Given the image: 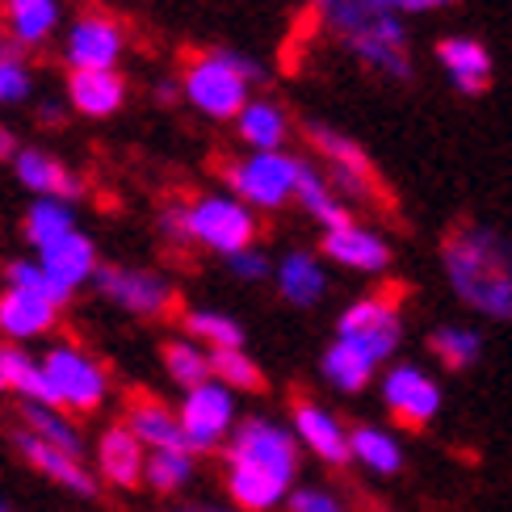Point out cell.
<instances>
[{
	"instance_id": "7bdbcfd3",
	"label": "cell",
	"mask_w": 512,
	"mask_h": 512,
	"mask_svg": "<svg viewBox=\"0 0 512 512\" xmlns=\"http://www.w3.org/2000/svg\"><path fill=\"white\" fill-rule=\"evenodd\" d=\"M63 114H68V101H51V97H47V101L38 105V118L47 122V126H59V122H63Z\"/></svg>"
},
{
	"instance_id": "7c38bea8",
	"label": "cell",
	"mask_w": 512,
	"mask_h": 512,
	"mask_svg": "<svg viewBox=\"0 0 512 512\" xmlns=\"http://www.w3.org/2000/svg\"><path fill=\"white\" fill-rule=\"evenodd\" d=\"M382 403H387V412L399 424L424 429V424H433L441 412V387L429 370L412 366V361H399V366L382 374Z\"/></svg>"
},
{
	"instance_id": "9c48e42d",
	"label": "cell",
	"mask_w": 512,
	"mask_h": 512,
	"mask_svg": "<svg viewBox=\"0 0 512 512\" xmlns=\"http://www.w3.org/2000/svg\"><path fill=\"white\" fill-rule=\"evenodd\" d=\"M93 286L110 298L114 307L143 315V319H160L177 307V290L168 277L152 273V269H131V265H101Z\"/></svg>"
},
{
	"instance_id": "d590c367",
	"label": "cell",
	"mask_w": 512,
	"mask_h": 512,
	"mask_svg": "<svg viewBox=\"0 0 512 512\" xmlns=\"http://www.w3.org/2000/svg\"><path fill=\"white\" fill-rule=\"evenodd\" d=\"M143 479H147V487H156V492H181V487L194 479V450H152L147 454Z\"/></svg>"
},
{
	"instance_id": "ba28073f",
	"label": "cell",
	"mask_w": 512,
	"mask_h": 512,
	"mask_svg": "<svg viewBox=\"0 0 512 512\" xmlns=\"http://www.w3.org/2000/svg\"><path fill=\"white\" fill-rule=\"evenodd\" d=\"M185 240L219 256H236L256 240V215L236 194H206L185 202Z\"/></svg>"
},
{
	"instance_id": "d6986e66",
	"label": "cell",
	"mask_w": 512,
	"mask_h": 512,
	"mask_svg": "<svg viewBox=\"0 0 512 512\" xmlns=\"http://www.w3.org/2000/svg\"><path fill=\"white\" fill-rule=\"evenodd\" d=\"M122 416H126L122 424L147 445V450H189L181 416L168 408V403H160L156 395H131Z\"/></svg>"
},
{
	"instance_id": "e575fe53",
	"label": "cell",
	"mask_w": 512,
	"mask_h": 512,
	"mask_svg": "<svg viewBox=\"0 0 512 512\" xmlns=\"http://www.w3.org/2000/svg\"><path fill=\"white\" fill-rule=\"evenodd\" d=\"M185 332L206 345L210 353L215 349H244V328L223 311H185Z\"/></svg>"
},
{
	"instance_id": "1f68e13d",
	"label": "cell",
	"mask_w": 512,
	"mask_h": 512,
	"mask_svg": "<svg viewBox=\"0 0 512 512\" xmlns=\"http://www.w3.org/2000/svg\"><path fill=\"white\" fill-rule=\"evenodd\" d=\"M160 361H164L168 378H173L177 387H185V391L202 387V382H215V366H210V353H202V345H198L194 336H185V340H164Z\"/></svg>"
},
{
	"instance_id": "d6a6232c",
	"label": "cell",
	"mask_w": 512,
	"mask_h": 512,
	"mask_svg": "<svg viewBox=\"0 0 512 512\" xmlns=\"http://www.w3.org/2000/svg\"><path fill=\"white\" fill-rule=\"evenodd\" d=\"M26 240L42 252L47 244L63 240L68 231H76V215H72V202H59V198H34V206L26 210Z\"/></svg>"
},
{
	"instance_id": "e0dca14e",
	"label": "cell",
	"mask_w": 512,
	"mask_h": 512,
	"mask_svg": "<svg viewBox=\"0 0 512 512\" xmlns=\"http://www.w3.org/2000/svg\"><path fill=\"white\" fill-rule=\"evenodd\" d=\"M294 437L328 466L353 462L349 433L340 429V420L328 408H319V403H311V399H294Z\"/></svg>"
},
{
	"instance_id": "5bb4252c",
	"label": "cell",
	"mask_w": 512,
	"mask_h": 512,
	"mask_svg": "<svg viewBox=\"0 0 512 512\" xmlns=\"http://www.w3.org/2000/svg\"><path fill=\"white\" fill-rule=\"evenodd\" d=\"M433 55H437L441 76L462 97H483L496 84V59L487 51V42L475 34H445L437 38Z\"/></svg>"
},
{
	"instance_id": "484cf974",
	"label": "cell",
	"mask_w": 512,
	"mask_h": 512,
	"mask_svg": "<svg viewBox=\"0 0 512 512\" xmlns=\"http://www.w3.org/2000/svg\"><path fill=\"white\" fill-rule=\"evenodd\" d=\"M236 135L252 147V152H282L286 139H290V118L277 101L252 97L236 118Z\"/></svg>"
},
{
	"instance_id": "ee69618b",
	"label": "cell",
	"mask_w": 512,
	"mask_h": 512,
	"mask_svg": "<svg viewBox=\"0 0 512 512\" xmlns=\"http://www.w3.org/2000/svg\"><path fill=\"white\" fill-rule=\"evenodd\" d=\"M17 152H21V143L13 139V131H9V126H0V160H17Z\"/></svg>"
},
{
	"instance_id": "836d02e7",
	"label": "cell",
	"mask_w": 512,
	"mask_h": 512,
	"mask_svg": "<svg viewBox=\"0 0 512 512\" xmlns=\"http://www.w3.org/2000/svg\"><path fill=\"white\" fill-rule=\"evenodd\" d=\"M0 387L17 399H42L47 403V374H42V361H34L30 353H21L13 345L0 349Z\"/></svg>"
},
{
	"instance_id": "cb8c5ba5",
	"label": "cell",
	"mask_w": 512,
	"mask_h": 512,
	"mask_svg": "<svg viewBox=\"0 0 512 512\" xmlns=\"http://www.w3.org/2000/svg\"><path fill=\"white\" fill-rule=\"evenodd\" d=\"M59 0H5V30L9 42L21 51H34L42 42H51V34L59 30Z\"/></svg>"
},
{
	"instance_id": "f546056e",
	"label": "cell",
	"mask_w": 512,
	"mask_h": 512,
	"mask_svg": "<svg viewBox=\"0 0 512 512\" xmlns=\"http://www.w3.org/2000/svg\"><path fill=\"white\" fill-rule=\"evenodd\" d=\"M429 353L441 361V370L462 374L483 357V336L466 324H441L429 332Z\"/></svg>"
},
{
	"instance_id": "30bf717a",
	"label": "cell",
	"mask_w": 512,
	"mask_h": 512,
	"mask_svg": "<svg viewBox=\"0 0 512 512\" xmlns=\"http://www.w3.org/2000/svg\"><path fill=\"white\" fill-rule=\"evenodd\" d=\"M336 336L349 340V345L366 349L378 366L391 361L395 349L403 345V319H399V307L391 303L387 294H370V298H357L353 307H345L336 324Z\"/></svg>"
},
{
	"instance_id": "f1b7e54d",
	"label": "cell",
	"mask_w": 512,
	"mask_h": 512,
	"mask_svg": "<svg viewBox=\"0 0 512 512\" xmlns=\"http://www.w3.org/2000/svg\"><path fill=\"white\" fill-rule=\"evenodd\" d=\"M21 429H30L34 437H42L55 450H68V454H84V437L80 429L68 420V412L55 408V403H42V399H21Z\"/></svg>"
},
{
	"instance_id": "83f0119b",
	"label": "cell",
	"mask_w": 512,
	"mask_h": 512,
	"mask_svg": "<svg viewBox=\"0 0 512 512\" xmlns=\"http://www.w3.org/2000/svg\"><path fill=\"white\" fill-rule=\"evenodd\" d=\"M319 370H324V378L332 382L336 391H345V395H357V391H366L370 382H374V370H378V361L366 353V349H357L349 345V340H332L324 361H319Z\"/></svg>"
},
{
	"instance_id": "9a60e30c",
	"label": "cell",
	"mask_w": 512,
	"mask_h": 512,
	"mask_svg": "<svg viewBox=\"0 0 512 512\" xmlns=\"http://www.w3.org/2000/svg\"><path fill=\"white\" fill-rule=\"evenodd\" d=\"M9 441H13V450L26 458L42 479H51L55 487H63V492H72V496H97V483H93L89 471H84V462H80L76 454L55 450V445H47L42 437H34L30 429H13Z\"/></svg>"
},
{
	"instance_id": "44dd1931",
	"label": "cell",
	"mask_w": 512,
	"mask_h": 512,
	"mask_svg": "<svg viewBox=\"0 0 512 512\" xmlns=\"http://www.w3.org/2000/svg\"><path fill=\"white\" fill-rule=\"evenodd\" d=\"M147 445L126 429V424H110L97 441V471L105 483L114 487H139L143 471H147Z\"/></svg>"
},
{
	"instance_id": "60d3db41",
	"label": "cell",
	"mask_w": 512,
	"mask_h": 512,
	"mask_svg": "<svg viewBox=\"0 0 512 512\" xmlns=\"http://www.w3.org/2000/svg\"><path fill=\"white\" fill-rule=\"evenodd\" d=\"M227 269L240 277V282H265L269 277V256L261 248H244L236 256H227Z\"/></svg>"
},
{
	"instance_id": "d4e9b609",
	"label": "cell",
	"mask_w": 512,
	"mask_h": 512,
	"mask_svg": "<svg viewBox=\"0 0 512 512\" xmlns=\"http://www.w3.org/2000/svg\"><path fill=\"white\" fill-rule=\"evenodd\" d=\"M294 202L303 206V215H311L324 231L353 223L349 202L336 194V185L328 181V173L319 164H311V160H303V177H298V198Z\"/></svg>"
},
{
	"instance_id": "6da1fadb",
	"label": "cell",
	"mask_w": 512,
	"mask_h": 512,
	"mask_svg": "<svg viewBox=\"0 0 512 512\" xmlns=\"http://www.w3.org/2000/svg\"><path fill=\"white\" fill-rule=\"evenodd\" d=\"M441 269L454 298L475 315L512 324V240L487 223H458L441 240Z\"/></svg>"
},
{
	"instance_id": "7dc6e473",
	"label": "cell",
	"mask_w": 512,
	"mask_h": 512,
	"mask_svg": "<svg viewBox=\"0 0 512 512\" xmlns=\"http://www.w3.org/2000/svg\"><path fill=\"white\" fill-rule=\"evenodd\" d=\"M0 391H5V387H0Z\"/></svg>"
},
{
	"instance_id": "8fae6325",
	"label": "cell",
	"mask_w": 512,
	"mask_h": 512,
	"mask_svg": "<svg viewBox=\"0 0 512 512\" xmlns=\"http://www.w3.org/2000/svg\"><path fill=\"white\" fill-rule=\"evenodd\" d=\"M177 416L189 450H215L236 429V399H231V387H223V382H202V387L185 391Z\"/></svg>"
},
{
	"instance_id": "2e32d148",
	"label": "cell",
	"mask_w": 512,
	"mask_h": 512,
	"mask_svg": "<svg viewBox=\"0 0 512 512\" xmlns=\"http://www.w3.org/2000/svg\"><path fill=\"white\" fill-rule=\"evenodd\" d=\"M328 261L345 265V269H357V273H382L391 265V244L378 236V231L361 227L357 219L345 223V227H332L324 231V240H319Z\"/></svg>"
},
{
	"instance_id": "5b68a950",
	"label": "cell",
	"mask_w": 512,
	"mask_h": 512,
	"mask_svg": "<svg viewBox=\"0 0 512 512\" xmlns=\"http://www.w3.org/2000/svg\"><path fill=\"white\" fill-rule=\"evenodd\" d=\"M298 177H303V156L290 152H248L223 164V181L231 185V194L252 210H282L286 202H294Z\"/></svg>"
},
{
	"instance_id": "4dcf8cb0",
	"label": "cell",
	"mask_w": 512,
	"mask_h": 512,
	"mask_svg": "<svg viewBox=\"0 0 512 512\" xmlns=\"http://www.w3.org/2000/svg\"><path fill=\"white\" fill-rule=\"evenodd\" d=\"M349 445H353V462H361L374 475H399L403 471V445L387 429L357 424V429L349 433Z\"/></svg>"
},
{
	"instance_id": "4fadbf2b",
	"label": "cell",
	"mask_w": 512,
	"mask_h": 512,
	"mask_svg": "<svg viewBox=\"0 0 512 512\" xmlns=\"http://www.w3.org/2000/svg\"><path fill=\"white\" fill-rule=\"evenodd\" d=\"M126 51V34L110 13H84L68 26L63 38V59L72 72H105L118 68V59Z\"/></svg>"
},
{
	"instance_id": "ffe728a7",
	"label": "cell",
	"mask_w": 512,
	"mask_h": 512,
	"mask_svg": "<svg viewBox=\"0 0 512 512\" xmlns=\"http://www.w3.org/2000/svg\"><path fill=\"white\" fill-rule=\"evenodd\" d=\"M38 265L47 269V277L59 286V290H76V286H84V282H93L97 277V248H93V240L84 236V231H68L63 240H55V244H47L38 252Z\"/></svg>"
},
{
	"instance_id": "f6af8a7d",
	"label": "cell",
	"mask_w": 512,
	"mask_h": 512,
	"mask_svg": "<svg viewBox=\"0 0 512 512\" xmlns=\"http://www.w3.org/2000/svg\"><path fill=\"white\" fill-rule=\"evenodd\" d=\"M9 55V30H5V21H0V59Z\"/></svg>"
},
{
	"instance_id": "f35d334b",
	"label": "cell",
	"mask_w": 512,
	"mask_h": 512,
	"mask_svg": "<svg viewBox=\"0 0 512 512\" xmlns=\"http://www.w3.org/2000/svg\"><path fill=\"white\" fill-rule=\"evenodd\" d=\"M30 93H34V72H30V63L9 51L5 59H0V105H21Z\"/></svg>"
},
{
	"instance_id": "7a4b0ae2",
	"label": "cell",
	"mask_w": 512,
	"mask_h": 512,
	"mask_svg": "<svg viewBox=\"0 0 512 512\" xmlns=\"http://www.w3.org/2000/svg\"><path fill=\"white\" fill-rule=\"evenodd\" d=\"M298 479V437L265 416H248L227 441V492L244 512L290 500Z\"/></svg>"
},
{
	"instance_id": "74e56055",
	"label": "cell",
	"mask_w": 512,
	"mask_h": 512,
	"mask_svg": "<svg viewBox=\"0 0 512 512\" xmlns=\"http://www.w3.org/2000/svg\"><path fill=\"white\" fill-rule=\"evenodd\" d=\"M5 282L9 286H17V290H34V294H47V298H55V303L63 307V303H68V290H59L55 282H51V277H47V269H42V265H34V261H9L5 265Z\"/></svg>"
},
{
	"instance_id": "52a82bcc",
	"label": "cell",
	"mask_w": 512,
	"mask_h": 512,
	"mask_svg": "<svg viewBox=\"0 0 512 512\" xmlns=\"http://www.w3.org/2000/svg\"><path fill=\"white\" fill-rule=\"evenodd\" d=\"M303 135H307L311 152L319 156V168L328 173V181L336 185L340 198L345 202H378L382 185H378V168L366 156V147L328 122H307Z\"/></svg>"
},
{
	"instance_id": "4316f807",
	"label": "cell",
	"mask_w": 512,
	"mask_h": 512,
	"mask_svg": "<svg viewBox=\"0 0 512 512\" xmlns=\"http://www.w3.org/2000/svg\"><path fill=\"white\" fill-rule=\"evenodd\" d=\"M277 290L294 307H315L328 294V273L311 252H286L277 265Z\"/></svg>"
},
{
	"instance_id": "ac0fdd59",
	"label": "cell",
	"mask_w": 512,
	"mask_h": 512,
	"mask_svg": "<svg viewBox=\"0 0 512 512\" xmlns=\"http://www.w3.org/2000/svg\"><path fill=\"white\" fill-rule=\"evenodd\" d=\"M13 173L17 181L30 189L38 198H59V202H76L84 194V181L72 173L63 160H55L51 152L42 147H21L17 160H13Z\"/></svg>"
},
{
	"instance_id": "b9f144b4",
	"label": "cell",
	"mask_w": 512,
	"mask_h": 512,
	"mask_svg": "<svg viewBox=\"0 0 512 512\" xmlns=\"http://www.w3.org/2000/svg\"><path fill=\"white\" fill-rule=\"evenodd\" d=\"M382 9H391V13H399L403 21L408 17H433V13H450V9H458L462 0H378Z\"/></svg>"
},
{
	"instance_id": "3957f363",
	"label": "cell",
	"mask_w": 512,
	"mask_h": 512,
	"mask_svg": "<svg viewBox=\"0 0 512 512\" xmlns=\"http://www.w3.org/2000/svg\"><path fill=\"white\" fill-rule=\"evenodd\" d=\"M307 5L319 26L378 80L408 84L416 76L412 30L399 13L382 9L378 0H307Z\"/></svg>"
},
{
	"instance_id": "bcb514c9",
	"label": "cell",
	"mask_w": 512,
	"mask_h": 512,
	"mask_svg": "<svg viewBox=\"0 0 512 512\" xmlns=\"http://www.w3.org/2000/svg\"><path fill=\"white\" fill-rule=\"evenodd\" d=\"M0 512H13V508H9V504H5V500H0Z\"/></svg>"
},
{
	"instance_id": "8d00e7d4",
	"label": "cell",
	"mask_w": 512,
	"mask_h": 512,
	"mask_svg": "<svg viewBox=\"0 0 512 512\" xmlns=\"http://www.w3.org/2000/svg\"><path fill=\"white\" fill-rule=\"evenodd\" d=\"M210 366H215V382L231 391H265V374L244 349H215Z\"/></svg>"
},
{
	"instance_id": "8992f818",
	"label": "cell",
	"mask_w": 512,
	"mask_h": 512,
	"mask_svg": "<svg viewBox=\"0 0 512 512\" xmlns=\"http://www.w3.org/2000/svg\"><path fill=\"white\" fill-rule=\"evenodd\" d=\"M42 374H47V403L63 412L89 416L97 412L105 395H110V374H105L101 361H93L80 345H51L42 357Z\"/></svg>"
},
{
	"instance_id": "7402d4cb",
	"label": "cell",
	"mask_w": 512,
	"mask_h": 512,
	"mask_svg": "<svg viewBox=\"0 0 512 512\" xmlns=\"http://www.w3.org/2000/svg\"><path fill=\"white\" fill-rule=\"evenodd\" d=\"M55 319H59V303L47 294L17 290V286L0 294V332L9 340H34L42 332H51Z\"/></svg>"
},
{
	"instance_id": "ab89813d",
	"label": "cell",
	"mask_w": 512,
	"mask_h": 512,
	"mask_svg": "<svg viewBox=\"0 0 512 512\" xmlns=\"http://www.w3.org/2000/svg\"><path fill=\"white\" fill-rule=\"evenodd\" d=\"M286 504H290V512H349L332 492H324V487H294Z\"/></svg>"
},
{
	"instance_id": "603a6c76",
	"label": "cell",
	"mask_w": 512,
	"mask_h": 512,
	"mask_svg": "<svg viewBox=\"0 0 512 512\" xmlns=\"http://www.w3.org/2000/svg\"><path fill=\"white\" fill-rule=\"evenodd\" d=\"M68 105L84 118H114L126 105V80L118 68L105 72H72L68 76Z\"/></svg>"
},
{
	"instance_id": "277c9868",
	"label": "cell",
	"mask_w": 512,
	"mask_h": 512,
	"mask_svg": "<svg viewBox=\"0 0 512 512\" xmlns=\"http://www.w3.org/2000/svg\"><path fill=\"white\" fill-rule=\"evenodd\" d=\"M265 80V68L244 51H202L185 63L181 72V97L194 105L198 114L215 122H236L240 110L252 101V89Z\"/></svg>"
}]
</instances>
